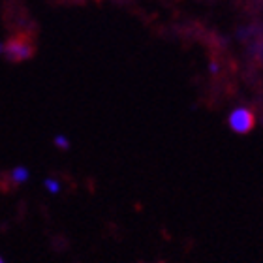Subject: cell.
I'll use <instances>...</instances> for the list:
<instances>
[{"mask_svg":"<svg viewBox=\"0 0 263 263\" xmlns=\"http://www.w3.org/2000/svg\"><path fill=\"white\" fill-rule=\"evenodd\" d=\"M44 184H45V188H47V190H49L51 194H57L59 190H61V186H59V182L53 181V179H45Z\"/></svg>","mask_w":263,"mask_h":263,"instance_id":"4","label":"cell"},{"mask_svg":"<svg viewBox=\"0 0 263 263\" xmlns=\"http://www.w3.org/2000/svg\"><path fill=\"white\" fill-rule=\"evenodd\" d=\"M34 44L32 40L28 38L27 34H17L13 38H10L4 45L0 44V53H4V57L11 62H21L32 59L34 55Z\"/></svg>","mask_w":263,"mask_h":263,"instance_id":"1","label":"cell"},{"mask_svg":"<svg viewBox=\"0 0 263 263\" xmlns=\"http://www.w3.org/2000/svg\"><path fill=\"white\" fill-rule=\"evenodd\" d=\"M0 263H4V261H2V258H0Z\"/></svg>","mask_w":263,"mask_h":263,"instance_id":"6","label":"cell"},{"mask_svg":"<svg viewBox=\"0 0 263 263\" xmlns=\"http://www.w3.org/2000/svg\"><path fill=\"white\" fill-rule=\"evenodd\" d=\"M228 124L235 134H248L256 126V117L250 109L247 107H237L230 113V119H228Z\"/></svg>","mask_w":263,"mask_h":263,"instance_id":"2","label":"cell"},{"mask_svg":"<svg viewBox=\"0 0 263 263\" xmlns=\"http://www.w3.org/2000/svg\"><path fill=\"white\" fill-rule=\"evenodd\" d=\"M30 177V173H28L27 167H23V165H19V167H15V170L11 171V179H13V182L15 184H21V182H25Z\"/></svg>","mask_w":263,"mask_h":263,"instance_id":"3","label":"cell"},{"mask_svg":"<svg viewBox=\"0 0 263 263\" xmlns=\"http://www.w3.org/2000/svg\"><path fill=\"white\" fill-rule=\"evenodd\" d=\"M55 145L59 148H64V151H66V148H70V141H68L64 136H57L55 137Z\"/></svg>","mask_w":263,"mask_h":263,"instance_id":"5","label":"cell"}]
</instances>
